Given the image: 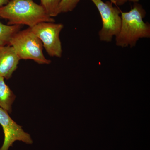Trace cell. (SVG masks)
Returning a JSON list of instances; mask_svg holds the SVG:
<instances>
[{
	"mask_svg": "<svg viewBox=\"0 0 150 150\" xmlns=\"http://www.w3.org/2000/svg\"><path fill=\"white\" fill-rule=\"evenodd\" d=\"M0 18L8 20V25H26L29 28L41 22H55L33 0H11L0 7Z\"/></svg>",
	"mask_w": 150,
	"mask_h": 150,
	"instance_id": "obj_1",
	"label": "cell"
},
{
	"mask_svg": "<svg viewBox=\"0 0 150 150\" xmlns=\"http://www.w3.org/2000/svg\"><path fill=\"white\" fill-rule=\"evenodd\" d=\"M146 15V11L138 3L129 12L121 11V29L115 37L116 46L132 48L141 38L150 37V23L144 21Z\"/></svg>",
	"mask_w": 150,
	"mask_h": 150,
	"instance_id": "obj_2",
	"label": "cell"
},
{
	"mask_svg": "<svg viewBox=\"0 0 150 150\" xmlns=\"http://www.w3.org/2000/svg\"><path fill=\"white\" fill-rule=\"evenodd\" d=\"M10 45L13 47L20 60H32L40 64L51 63L43 55L42 42L29 28L19 30L14 35Z\"/></svg>",
	"mask_w": 150,
	"mask_h": 150,
	"instance_id": "obj_3",
	"label": "cell"
},
{
	"mask_svg": "<svg viewBox=\"0 0 150 150\" xmlns=\"http://www.w3.org/2000/svg\"><path fill=\"white\" fill-rule=\"evenodd\" d=\"M94 4L99 11L102 25L98 32L100 40L110 42L116 37L121 29V11L113 6L111 1L105 2L102 0H91Z\"/></svg>",
	"mask_w": 150,
	"mask_h": 150,
	"instance_id": "obj_4",
	"label": "cell"
},
{
	"mask_svg": "<svg viewBox=\"0 0 150 150\" xmlns=\"http://www.w3.org/2000/svg\"><path fill=\"white\" fill-rule=\"evenodd\" d=\"M64 27L62 23L45 22L29 28L39 38L49 56L60 58L63 51L59 35Z\"/></svg>",
	"mask_w": 150,
	"mask_h": 150,
	"instance_id": "obj_5",
	"label": "cell"
},
{
	"mask_svg": "<svg viewBox=\"0 0 150 150\" xmlns=\"http://www.w3.org/2000/svg\"><path fill=\"white\" fill-rule=\"evenodd\" d=\"M0 125L2 127L4 139L0 150H8L14 142L20 141L28 144H32L33 140L29 134L23 131L21 126L11 118L9 113L0 107Z\"/></svg>",
	"mask_w": 150,
	"mask_h": 150,
	"instance_id": "obj_6",
	"label": "cell"
},
{
	"mask_svg": "<svg viewBox=\"0 0 150 150\" xmlns=\"http://www.w3.org/2000/svg\"><path fill=\"white\" fill-rule=\"evenodd\" d=\"M20 60L12 46H0V76L6 79L11 77Z\"/></svg>",
	"mask_w": 150,
	"mask_h": 150,
	"instance_id": "obj_7",
	"label": "cell"
},
{
	"mask_svg": "<svg viewBox=\"0 0 150 150\" xmlns=\"http://www.w3.org/2000/svg\"><path fill=\"white\" fill-rule=\"evenodd\" d=\"M15 98L13 92L6 84L4 78L0 76V107L11 113L12 105Z\"/></svg>",
	"mask_w": 150,
	"mask_h": 150,
	"instance_id": "obj_8",
	"label": "cell"
},
{
	"mask_svg": "<svg viewBox=\"0 0 150 150\" xmlns=\"http://www.w3.org/2000/svg\"><path fill=\"white\" fill-rule=\"evenodd\" d=\"M21 25H8L0 22V46L10 45L12 38L20 30Z\"/></svg>",
	"mask_w": 150,
	"mask_h": 150,
	"instance_id": "obj_9",
	"label": "cell"
},
{
	"mask_svg": "<svg viewBox=\"0 0 150 150\" xmlns=\"http://www.w3.org/2000/svg\"><path fill=\"white\" fill-rule=\"evenodd\" d=\"M61 0H40V5L51 17L57 16V11Z\"/></svg>",
	"mask_w": 150,
	"mask_h": 150,
	"instance_id": "obj_10",
	"label": "cell"
},
{
	"mask_svg": "<svg viewBox=\"0 0 150 150\" xmlns=\"http://www.w3.org/2000/svg\"><path fill=\"white\" fill-rule=\"evenodd\" d=\"M80 1V0H61L57 9V16L59 14L71 11Z\"/></svg>",
	"mask_w": 150,
	"mask_h": 150,
	"instance_id": "obj_11",
	"label": "cell"
},
{
	"mask_svg": "<svg viewBox=\"0 0 150 150\" xmlns=\"http://www.w3.org/2000/svg\"><path fill=\"white\" fill-rule=\"evenodd\" d=\"M139 0H111L113 4L117 6H122L124 4L128 1L133 2L137 3Z\"/></svg>",
	"mask_w": 150,
	"mask_h": 150,
	"instance_id": "obj_12",
	"label": "cell"
},
{
	"mask_svg": "<svg viewBox=\"0 0 150 150\" xmlns=\"http://www.w3.org/2000/svg\"><path fill=\"white\" fill-rule=\"evenodd\" d=\"M11 0H0V7L5 6L8 4Z\"/></svg>",
	"mask_w": 150,
	"mask_h": 150,
	"instance_id": "obj_13",
	"label": "cell"
}]
</instances>
